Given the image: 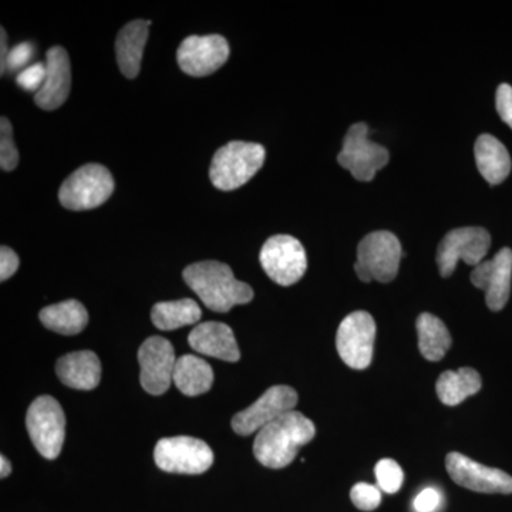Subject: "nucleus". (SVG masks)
Masks as SVG:
<instances>
[{
  "instance_id": "obj_33",
  "label": "nucleus",
  "mask_w": 512,
  "mask_h": 512,
  "mask_svg": "<svg viewBox=\"0 0 512 512\" xmlns=\"http://www.w3.org/2000/svg\"><path fill=\"white\" fill-rule=\"evenodd\" d=\"M19 268V256L13 249L3 245L0 248V281H8Z\"/></svg>"
},
{
  "instance_id": "obj_26",
  "label": "nucleus",
  "mask_w": 512,
  "mask_h": 512,
  "mask_svg": "<svg viewBox=\"0 0 512 512\" xmlns=\"http://www.w3.org/2000/svg\"><path fill=\"white\" fill-rule=\"evenodd\" d=\"M201 308L192 299L158 302L151 311V320L160 330H175L200 322Z\"/></svg>"
},
{
  "instance_id": "obj_24",
  "label": "nucleus",
  "mask_w": 512,
  "mask_h": 512,
  "mask_svg": "<svg viewBox=\"0 0 512 512\" xmlns=\"http://www.w3.org/2000/svg\"><path fill=\"white\" fill-rule=\"evenodd\" d=\"M173 383L185 396H200L207 393L214 383L212 367L200 357L185 355L177 359Z\"/></svg>"
},
{
  "instance_id": "obj_29",
  "label": "nucleus",
  "mask_w": 512,
  "mask_h": 512,
  "mask_svg": "<svg viewBox=\"0 0 512 512\" xmlns=\"http://www.w3.org/2000/svg\"><path fill=\"white\" fill-rule=\"evenodd\" d=\"M350 498L359 510L375 511L382 503V491L376 485L359 483L350 491Z\"/></svg>"
},
{
  "instance_id": "obj_31",
  "label": "nucleus",
  "mask_w": 512,
  "mask_h": 512,
  "mask_svg": "<svg viewBox=\"0 0 512 512\" xmlns=\"http://www.w3.org/2000/svg\"><path fill=\"white\" fill-rule=\"evenodd\" d=\"M35 55V47L32 43L23 42L19 43L18 46L13 47L9 50L8 59H6V69L10 72H22L26 67L30 66L29 62Z\"/></svg>"
},
{
  "instance_id": "obj_9",
  "label": "nucleus",
  "mask_w": 512,
  "mask_h": 512,
  "mask_svg": "<svg viewBox=\"0 0 512 512\" xmlns=\"http://www.w3.org/2000/svg\"><path fill=\"white\" fill-rule=\"evenodd\" d=\"M154 460L163 471L177 474H202L214 463V453L205 441L194 437H168L158 441Z\"/></svg>"
},
{
  "instance_id": "obj_11",
  "label": "nucleus",
  "mask_w": 512,
  "mask_h": 512,
  "mask_svg": "<svg viewBox=\"0 0 512 512\" xmlns=\"http://www.w3.org/2000/svg\"><path fill=\"white\" fill-rule=\"evenodd\" d=\"M491 237L480 227L457 228L448 232L437 249V265L440 275L448 278L456 271L458 261L467 265H480L490 249Z\"/></svg>"
},
{
  "instance_id": "obj_5",
  "label": "nucleus",
  "mask_w": 512,
  "mask_h": 512,
  "mask_svg": "<svg viewBox=\"0 0 512 512\" xmlns=\"http://www.w3.org/2000/svg\"><path fill=\"white\" fill-rule=\"evenodd\" d=\"M114 191L113 175L101 164H86L74 171L62 184L59 201L70 211L100 207Z\"/></svg>"
},
{
  "instance_id": "obj_35",
  "label": "nucleus",
  "mask_w": 512,
  "mask_h": 512,
  "mask_svg": "<svg viewBox=\"0 0 512 512\" xmlns=\"http://www.w3.org/2000/svg\"><path fill=\"white\" fill-rule=\"evenodd\" d=\"M2 39H0V45H2V52H0V73L5 74L6 70V59H8V35L6 30L2 28Z\"/></svg>"
},
{
  "instance_id": "obj_25",
  "label": "nucleus",
  "mask_w": 512,
  "mask_h": 512,
  "mask_svg": "<svg viewBox=\"0 0 512 512\" xmlns=\"http://www.w3.org/2000/svg\"><path fill=\"white\" fill-rule=\"evenodd\" d=\"M419 349L424 359L439 362L451 348L450 332L443 320L431 313H421L416 322Z\"/></svg>"
},
{
  "instance_id": "obj_6",
  "label": "nucleus",
  "mask_w": 512,
  "mask_h": 512,
  "mask_svg": "<svg viewBox=\"0 0 512 512\" xmlns=\"http://www.w3.org/2000/svg\"><path fill=\"white\" fill-rule=\"evenodd\" d=\"M26 426L40 456L55 460L62 451L66 427V417L59 402L50 396L37 397L30 404Z\"/></svg>"
},
{
  "instance_id": "obj_14",
  "label": "nucleus",
  "mask_w": 512,
  "mask_h": 512,
  "mask_svg": "<svg viewBox=\"0 0 512 512\" xmlns=\"http://www.w3.org/2000/svg\"><path fill=\"white\" fill-rule=\"evenodd\" d=\"M446 468L451 480L467 490L484 494H512L510 474L483 466L456 451L446 457Z\"/></svg>"
},
{
  "instance_id": "obj_19",
  "label": "nucleus",
  "mask_w": 512,
  "mask_h": 512,
  "mask_svg": "<svg viewBox=\"0 0 512 512\" xmlns=\"http://www.w3.org/2000/svg\"><path fill=\"white\" fill-rule=\"evenodd\" d=\"M60 382L76 390H93L101 379L100 359L90 350L60 357L56 365Z\"/></svg>"
},
{
  "instance_id": "obj_4",
  "label": "nucleus",
  "mask_w": 512,
  "mask_h": 512,
  "mask_svg": "<svg viewBox=\"0 0 512 512\" xmlns=\"http://www.w3.org/2000/svg\"><path fill=\"white\" fill-rule=\"evenodd\" d=\"M402 256V244L396 235L389 231L372 232L357 247L356 275L366 284H389L399 274Z\"/></svg>"
},
{
  "instance_id": "obj_2",
  "label": "nucleus",
  "mask_w": 512,
  "mask_h": 512,
  "mask_svg": "<svg viewBox=\"0 0 512 512\" xmlns=\"http://www.w3.org/2000/svg\"><path fill=\"white\" fill-rule=\"evenodd\" d=\"M183 276L185 284L214 312H229L234 306L247 305L254 299V289L238 281L232 269L222 262H197L187 266Z\"/></svg>"
},
{
  "instance_id": "obj_12",
  "label": "nucleus",
  "mask_w": 512,
  "mask_h": 512,
  "mask_svg": "<svg viewBox=\"0 0 512 512\" xmlns=\"http://www.w3.org/2000/svg\"><path fill=\"white\" fill-rule=\"evenodd\" d=\"M296 404L298 393L295 389L289 386L271 387L252 406L235 414L232 429L239 436H251L284 414L293 412Z\"/></svg>"
},
{
  "instance_id": "obj_3",
  "label": "nucleus",
  "mask_w": 512,
  "mask_h": 512,
  "mask_svg": "<svg viewBox=\"0 0 512 512\" xmlns=\"http://www.w3.org/2000/svg\"><path fill=\"white\" fill-rule=\"evenodd\" d=\"M265 156L266 151L261 144L231 141L212 158L211 183L221 191L238 190L261 170Z\"/></svg>"
},
{
  "instance_id": "obj_21",
  "label": "nucleus",
  "mask_w": 512,
  "mask_h": 512,
  "mask_svg": "<svg viewBox=\"0 0 512 512\" xmlns=\"http://www.w3.org/2000/svg\"><path fill=\"white\" fill-rule=\"evenodd\" d=\"M478 171L487 183L498 185L511 173V157L507 148L491 134L477 138L474 146Z\"/></svg>"
},
{
  "instance_id": "obj_13",
  "label": "nucleus",
  "mask_w": 512,
  "mask_h": 512,
  "mask_svg": "<svg viewBox=\"0 0 512 512\" xmlns=\"http://www.w3.org/2000/svg\"><path fill=\"white\" fill-rule=\"evenodd\" d=\"M140 382L147 393L160 396L170 389L177 359L170 340L151 336L138 350Z\"/></svg>"
},
{
  "instance_id": "obj_30",
  "label": "nucleus",
  "mask_w": 512,
  "mask_h": 512,
  "mask_svg": "<svg viewBox=\"0 0 512 512\" xmlns=\"http://www.w3.org/2000/svg\"><path fill=\"white\" fill-rule=\"evenodd\" d=\"M46 79V63H33L19 72L16 83L26 92H39Z\"/></svg>"
},
{
  "instance_id": "obj_22",
  "label": "nucleus",
  "mask_w": 512,
  "mask_h": 512,
  "mask_svg": "<svg viewBox=\"0 0 512 512\" xmlns=\"http://www.w3.org/2000/svg\"><path fill=\"white\" fill-rule=\"evenodd\" d=\"M39 319L47 329L60 335L73 336L86 328L89 323V313L83 303L70 299V301L46 306L40 311Z\"/></svg>"
},
{
  "instance_id": "obj_15",
  "label": "nucleus",
  "mask_w": 512,
  "mask_h": 512,
  "mask_svg": "<svg viewBox=\"0 0 512 512\" xmlns=\"http://www.w3.org/2000/svg\"><path fill=\"white\" fill-rule=\"evenodd\" d=\"M229 57L227 39L220 35L190 36L178 47L181 70L192 77H205L217 72Z\"/></svg>"
},
{
  "instance_id": "obj_8",
  "label": "nucleus",
  "mask_w": 512,
  "mask_h": 512,
  "mask_svg": "<svg viewBox=\"0 0 512 512\" xmlns=\"http://www.w3.org/2000/svg\"><path fill=\"white\" fill-rule=\"evenodd\" d=\"M259 261L266 275L282 286H291L301 281L308 268L305 248L291 235L269 238L261 249Z\"/></svg>"
},
{
  "instance_id": "obj_10",
  "label": "nucleus",
  "mask_w": 512,
  "mask_h": 512,
  "mask_svg": "<svg viewBox=\"0 0 512 512\" xmlns=\"http://www.w3.org/2000/svg\"><path fill=\"white\" fill-rule=\"evenodd\" d=\"M376 322L370 313H350L340 323L336 333V349L343 362L355 370L370 366L375 348Z\"/></svg>"
},
{
  "instance_id": "obj_7",
  "label": "nucleus",
  "mask_w": 512,
  "mask_h": 512,
  "mask_svg": "<svg viewBox=\"0 0 512 512\" xmlns=\"http://www.w3.org/2000/svg\"><path fill=\"white\" fill-rule=\"evenodd\" d=\"M389 158L387 148L369 140L367 124L356 123L346 133L338 161L357 181L367 183L375 178L377 171L386 167Z\"/></svg>"
},
{
  "instance_id": "obj_16",
  "label": "nucleus",
  "mask_w": 512,
  "mask_h": 512,
  "mask_svg": "<svg viewBox=\"0 0 512 512\" xmlns=\"http://www.w3.org/2000/svg\"><path fill=\"white\" fill-rule=\"evenodd\" d=\"M512 251L503 248L490 261H483L471 272V284L485 292V302L491 311L504 309L510 299Z\"/></svg>"
},
{
  "instance_id": "obj_36",
  "label": "nucleus",
  "mask_w": 512,
  "mask_h": 512,
  "mask_svg": "<svg viewBox=\"0 0 512 512\" xmlns=\"http://www.w3.org/2000/svg\"><path fill=\"white\" fill-rule=\"evenodd\" d=\"M10 473H12V464L5 456L0 457V477H9Z\"/></svg>"
},
{
  "instance_id": "obj_17",
  "label": "nucleus",
  "mask_w": 512,
  "mask_h": 512,
  "mask_svg": "<svg viewBox=\"0 0 512 512\" xmlns=\"http://www.w3.org/2000/svg\"><path fill=\"white\" fill-rule=\"evenodd\" d=\"M72 87L70 59L63 47L55 46L46 55V79L42 89L35 94L40 109L52 111L66 103Z\"/></svg>"
},
{
  "instance_id": "obj_27",
  "label": "nucleus",
  "mask_w": 512,
  "mask_h": 512,
  "mask_svg": "<svg viewBox=\"0 0 512 512\" xmlns=\"http://www.w3.org/2000/svg\"><path fill=\"white\" fill-rule=\"evenodd\" d=\"M377 485L384 493L394 494L402 488L404 473L402 467L390 458H384L376 464Z\"/></svg>"
},
{
  "instance_id": "obj_1",
  "label": "nucleus",
  "mask_w": 512,
  "mask_h": 512,
  "mask_svg": "<svg viewBox=\"0 0 512 512\" xmlns=\"http://www.w3.org/2000/svg\"><path fill=\"white\" fill-rule=\"evenodd\" d=\"M315 434V424L293 410L258 431L254 456L262 466L275 470L284 468L295 460L301 447L311 443Z\"/></svg>"
},
{
  "instance_id": "obj_28",
  "label": "nucleus",
  "mask_w": 512,
  "mask_h": 512,
  "mask_svg": "<svg viewBox=\"0 0 512 512\" xmlns=\"http://www.w3.org/2000/svg\"><path fill=\"white\" fill-rule=\"evenodd\" d=\"M19 151L13 140V128L6 117L0 121V167L3 171H12L18 167Z\"/></svg>"
},
{
  "instance_id": "obj_20",
  "label": "nucleus",
  "mask_w": 512,
  "mask_h": 512,
  "mask_svg": "<svg viewBox=\"0 0 512 512\" xmlns=\"http://www.w3.org/2000/svg\"><path fill=\"white\" fill-rule=\"evenodd\" d=\"M150 25V20H133L127 23L117 35V64L127 79H136L140 73Z\"/></svg>"
},
{
  "instance_id": "obj_32",
  "label": "nucleus",
  "mask_w": 512,
  "mask_h": 512,
  "mask_svg": "<svg viewBox=\"0 0 512 512\" xmlns=\"http://www.w3.org/2000/svg\"><path fill=\"white\" fill-rule=\"evenodd\" d=\"M495 106L501 120L512 130V87L510 84H501L495 94Z\"/></svg>"
},
{
  "instance_id": "obj_23",
  "label": "nucleus",
  "mask_w": 512,
  "mask_h": 512,
  "mask_svg": "<svg viewBox=\"0 0 512 512\" xmlns=\"http://www.w3.org/2000/svg\"><path fill=\"white\" fill-rule=\"evenodd\" d=\"M481 386L483 382L477 370L463 367V369L444 372L437 380L436 390L440 402L453 407L480 392Z\"/></svg>"
},
{
  "instance_id": "obj_34",
  "label": "nucleus",
  "mask_w": 512,
  "mask_h": 512,
  "mask_svg": "<svg viewBox=\"0 0 512 512\" xmlns=\"http://www.w3.org/2000/svg\"><path fill=\"white\" fill-rule=\"evenodd\" d=\"M441 501L440 493L434 488H426L417 495L414 500V508L417 512H433L439 508Z\"/></svg>"
},
{
  "instance_id": "obj_18",
  "label": "nucleus",
  "mask_w": 512,
  "mask_h": 512,
  "mask_svg": "<svg viewBox=\"0 0 512 512\" xmlns=\"http://www.w3.org/2000/svg\"><path fill=\"white\" fill-rule=\"evenodd\" d=\"M188 343L195 352L224 362L235 363L241 357L234 332L225 323L204 322L195 326L188 336Z\"/></svg>"
}]
</instances>
